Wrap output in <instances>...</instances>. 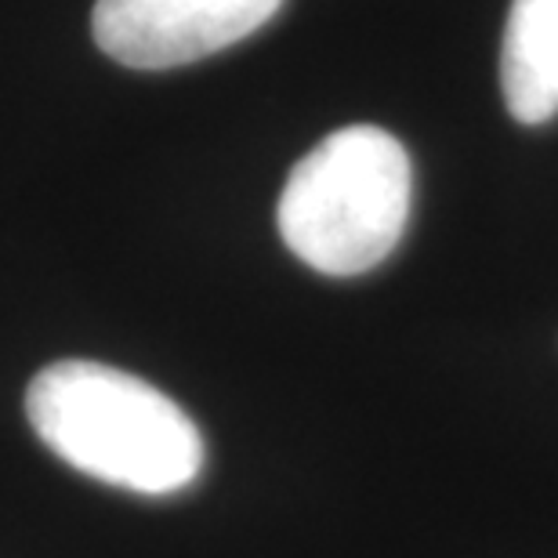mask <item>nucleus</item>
Masks as SVG:
<instances>
[{
  "label": "nucleus",
  "mask_w": 558,
  "mask_h": 558,
  "mask_svg": "<svg viewBox=\"0 0 558 558\" xmlns=\"http://www.w3.org/2000/svg\"><path fill=\"white\" fill-rule=\"evenodd\" d=\"M29 424L76 472L145 497L193 486L204 435L160 388L92 360H62L33 377Z\"/></svg>",
  "instance_id": "nucleus-1"
},
{
  "label": "nucleus",
  "mask_w": 558,
  "mask_h": 558,
  "mask_svg": "<svg viewBox=\"0 0 558 558\" xmlns=\"http://www.w3.org/2000/svg\"><path fill=\"white\" fill-rule=\"evenodd\" d=\"M414 204V163L385 128L352 124L323 138L279 196V236L308 269L363 276L399 247Z\"/></svg>",
  "instance_id": "nucleus-2"
},
{
  "label": "nucleus",
  "mask_w": 558,
  "mask_h": 558,
  "mask_svg": "<svg viewBox=\"0 0 558 558\" xmlns=\"http://www.w3.org/2000/svg\"><path fill=\"white\" fill-rule=\"evenodd\" d=\"M283 0H98L92 26L109 59L131 70H174L232 48Z\"/></svg>",
  "instance_id": "nucleus-3"
},
{
  "label": "nucleus",
  "mask_w": 558,
  "mask_h": 558,
  "mask_svg": "<svg viewBox=\"0 0 558 558\" xmlns=\"http://www.w3.org/2000/svg\"><path fill=\"white\" fill-rule=\"evenodd\" d=\"M500 92L519 124L558 117V0H511L500 44Z\"/></svg>",
  "instance_id": "nucleus-4"
}]
</instances>
